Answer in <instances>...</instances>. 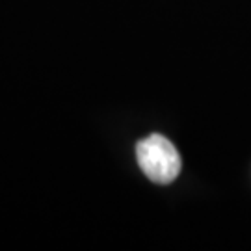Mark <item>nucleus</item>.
Instances as JSON below:
<instances>
[{"label":"nucleus","mask_w":251,"mask_h":251,"mask_svg":"<svg viewBox=\"0 0 251 251\" xmlns=\"http://www.w3.org/2000/svg\"><path fill=\"white\" fill-rule=\"evenodd\" d=\"M136 160L145 177L156 184H171L182 168L177 147L162 134L140 140L136 145Z\"/></svg>","instance_id":"obj_1"}]
</instances>
